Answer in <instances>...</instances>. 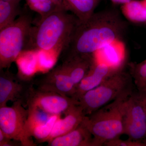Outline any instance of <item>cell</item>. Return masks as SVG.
I'll use <instances>...</instances> for the list:
<instances>
[{
  "label": "cell",
  "mask_w": 146,
  "mask_h": 146,
  "mask_svg": "<svg viewBox=\"0 0 146 146\" xmlns=\"http://www.w3.org/2000/svg\"><path fill=\"white\" fill-rule=\"evenodd\" d=\"M125 24L116 11L94 13L78 24L68 43L61 51L62 61L81 56L93 55L106 45L120 40Z\"/></svg>",
  "instance_id": "cell-1"
},
{
  "label": "cell",
  "mask_w": 146,
  "mask_h": 146,
  "mask_svg": "<svg viewBox=\"0 0 146 146\" xmlns=\"http://www.w3.org/2000/svg\"><path fill=\"white\" fill-rule=\"evenodd\" d=\"M26 2L30 9L39 13L41 18L60 9L67 10L65 7L57 4L53 0H26Z\"/></svg>",
  "instance_id": "cell-19"
},
{
  "label": "cell",
  "mask_w": 146,
  "mask_h": 146,
  "mask_svg": "<svg viewBox=\"0 0 146 146\" xmlns=\"http://www.w3.org/2000/svg\"><path fill=\"white\" fill-rule=\"evenodd\" d=\"M124 134L129 139H146V114L137 92H133L126 100L123 115Z\"/></svg>",
  "instance_id": "cell-8"
},
{
  "label": "cell",
  "mask_w": 146,
  "mask_h": 146,
  "mask_svg": "<svg viewBox=\"0 0 146 146\" xmlns=\"http://www.w3.org/2000/svg\"><path fill=\"white\" fill-rule=\"evenodd\" d=\"M122 11L126 18L131 22L146 23V7L142 0H132L123 5Z\"/></svg>",
  "instance_id": "cell-18"
},
{
  "label": "cell",
  "mask_w": 146,
  "mask_h": 146,
  "mask_svg": "<svg viewBox=\"0 0 146 146\" xmlns=\"http://www.w3.org/2000/svg\"><path fill=\"white\" fill-rule=\"evenodd\" d=\"M144 4H145V6L146 7V0H142Z\"/></svg>",
  "instance_id": "cell-27"
},
{
  "label": "cell",
  "mask_w": 146,
  "mask_h": 146,
  "mask_svg": "<svg viewBox=\"0 0 146 146\" xmlns=\"http://www.w3.org/2000/svg\"><path fill=\"white\" fill-rule=\"evenodd\" d=\"M133 92L125 94L85 116L83 122L93 135L94 146H104L106 142L124 134L125 103Z\"/></svg>",
  "instance_id": "cell-3"
},
{
  "label": "cell",
  "mask_w": 146,
  "mask_h": 146,
  "mask_svg": "<svg viewBox=\"0 0 146 146\" xmlns=\"http://www.w3.org/2000/svg\"><path fill=\"white\" fill-rule=\"evenodd\" d=\"M118 70L95 58L89 72L76 86L73 98L78 101L84 94L99 86L112 73Z\"/></svg>",
  "instance_id": "cell-11"
},
{
  "label": "cell",
  "mask_w": 146,
  "mask_h": 146,
  "mask_svg": "<svg viewBox=\"0 0 146 146\" xmlns=\"http://www.w3.org/2000/svg\"><path fill=\"white\" fill-rule=\"evenodd\" d=\"M110 1H111L112 2L115 3L124 5L129 2L132 0H110Z\"/></svg>",
  "instance_id": "cell-25"
},
{
  "label": "cell",
  "mask_w": 146,
  "mask_h": 146,
  "mask_svg": "<svg viewBox=\"0 0 146 146\" xmlns=\"http://www.w3.org/2000/svg\"><path fill=\"white\" fill-rule=\"evenodd\" d=\"M21 0H0V30L12 23L21 14Z\"/></svg>",
  "instance_id": "cell-17"
},
{
  "label": "cell",
  "mask_w": 146,
  "mask_h": 146,
  "mask_svg": "<svg viewBox=\"0 0 146 146\" xmlns=\"http://www.w3.org/2000/svg\"><path fill=\"white\" fill-rule=\"evenodd\" d=\"M133 82L130 73L121 68L99 86L84 94L79 99L78 104L85 116L90 115L123 95L133 92Z\"/></svg>",
  "instance_id": "cell-4"
},
{
  "label": "cell",
  "mask_w": 146,
  "mask_h": 146,
  "mask_svg": "<svg viewBox=\"0 0 146 146\" xmlns=\"http://www.w3.org/2000/svg\"><path fill=\"white\" fill-rule=\"evenodd\" d=\"M129 73L138 91L146 89V58L139 63L129 64Z\"/></svg>",
  "instance_id": "cell-21"
},
{
  "label": "cell",
  "mask_w": 146,
  "mask_h": 146,
  "mask_svg": "<svg viewBox=\"0 0 146 146\" xmlns=\"http://www.w3.org/2000/svg\"><path fill=\"white\" fill-rule=\"evenodd\" d=\"M63 119L59 118L55 123L52 130L47 141L67 134L78 127L84 119L85 115L82 108L76 105L65 114Z\"/></svg>",
  "instance_id": "cell-12"
},
{
  "label": "cell",
  "mask_w": 146,
  "mask_h": 146,
  "mask_svg": "<svg viewBox=\"0 0 146 146\" xmlns=\"http://www.w3.org/2000/svg\"><path fill=\"white\" fill-rule=\"evenodd\" d=\"M53 1L55 3L61 6H63L65 7V5H64V0H53ZM65 8H66V7H65Z\"/></svg>",
  "instance_id": "cell-26"
},
{
  "label": "cell",
  "mask_w": 146,
  "mask_h": 146,
  "mask_svg": "<svg viewBox=\"0 0 146 146\" xmlns=\"http://www.w3.org/2000/svg\"></svg>",
  "instance_id": "cell-28"
},
{
  "label": "cell",
  "mask_w": 146,
  "mask_h": 146,
  "mask_svg": "<svg viewBox=\"0 0 146 146\" xmlns=\"http://www.w3.org/2000/svg\"><path fill=\"white\" fill-rule=\"evenodd\" d=\"M94 56L98 61L115 69H121L125 58V46L121 40H117L100 49Z\"/></svg>",
  "instance_id": "cell-14"
},
{
  "label": "cell",
  "mask_w": 146,
  "mask_h": 146,
  "mask_svg": "<svg viewBox=\"0 0 146 146\" xmlns=\"http://www.w3.org/2000/svg\"><path fill=\"white\" fill-rule=\"evenodd\" d=\"M77 104L78 101L72 97L41 91L35 87L29 97L27 106L35 108L52 116L65 114Z\"/></svg>",
  "instance_id": "cell-9"
},
{
  "label": "cell",
  "mask_w": 146,
  "mask_h": 146,
  "mask_svg": "<svg viewBox=\"0 0 146 146\" xmlns=\"http://www.w3.org/2000/svg\"><path fill=\"white\" fill-rule=\"evenodd\" d=\"M28 109L29 115L27 120L26 131L28 136L31 138L34 129L45 123L52 116L35 108L29 107Z\"/></svg>",
  "instance_id": "cell-20"
},
{
  "label": "cell",
  "mask_w": 146,
  "mask_h": 146,
  "mask_svg": "<svg viewBox=\"0 0 146 146\" xmlns=\"http://www.w3.org/2000/svg\"><path fill=\"white\" fill-rule=\"evenodd\" d=\"M137 95L143 107L146 114V89L142 91H138Z\"/></svg>",
  "instance_id": "cell-24"
},
{
  "label": "cell",
  "mask_w": 146,
  "mask_h": 146,
  "mask_svg": "<svg viewBox=\"0 0 146 146\" xmlns=\"http://www.w3.org/2000/svg\"><path fill=\"white\" fill-rule=\"evenodd\" d=\"M60 117V115L52 116L45 123L38 126L34 129L32 136L34 137L39 143L47 141L52 130L55 123Z\"/></svg>",
  "instance_id": "cell-22"
},
{
  "label": "cell",
  "mask_w": 146,
  "mask_h": 146,
  "mask_svg": "<svg viewBox=\"0 0 146 146\" xmlns=\"http://www.w3.org/2000/svg\"><path fill=\"white\" fill-rule=\"evenodd\" d=\"M34 88V79L25 78L8 70H0V107L6 106L9 101H20L27 106Z\"/></svg>",
  "instance_id": "cell-7"
},
{
  "label": "cell",
  "mask_w": 146,
  "mask_h": 146,
  "mask_svg": "<svg viewBox=\"0 0 146 146\" xmlns=\"http://www.w3.org/2000/svg\"><path fill=\"white\" fill-rule=\"evenodd\" d=\"M94 60L93 55L74 56L62 62L76 88L89 72Z\"/></svg>",
  "instance_id": "cell-15"
},
{
  "label": "cell",
  "mask_w": 146,
  "mask_h": 146,
  "mask_svg": "<svg viewBox=\"0 0 146 146\" xmlns=\"http://www.w3.org/2000/svg\"><path fill=\"white\" fill-rule=\"evenodd\" d=\"M104 146H146V139L140 141H135L129 138L126 140H122L118 138L106 142Z\"/></svg>",
  "instance_id": "cell-23"
},
{
  "label": "cell",
  "mask_w": 146,
  "mask_h": 146,
  "mask_svg": "<svg viewBox=\"0 0 146 146\" xmlns=\"http://www.w3.org/2000/svg\"><path fill=\"white\" fill-rule=\"evenodd\" d=\"M35 88L73 98L76 86L62 64L34 79Z\"/></svg>",
  "instance_id": "cell-10"
},
{
  "label": "cell",
  "mask_w": 146,
  "mask_h": 146,
  "mask_svg": "<svg viewBox=\"0 0 146 146\" xmlns=\"http://www.w3.org/2000/svg\"><path fill=\"white\" fill-rule=\"evenodd\" d=\"M32 19L27 9H23L12 23L0 30V70L9 68L24 50Z\"/></svg>",
  "instance_id": "cell-5"
},
{
  "label": "cell",
  "mask_w": 146,
  "mask_h": 146,
  "mask_svg": "<svg viewBox=\"0 0 146 146\" xmlns=\"http://www.w3.org/2000/svg\"><path fill=\"white\" fill-rule=\"evenodd\" d=\"M49 146H94L93 136L82 121L70 132L48 142Z\"/></svg>",
  "instance_id": "cell-13"
},
{
  "label": "cell",
  "mask_w": 146,
  "mask_h": 146,
  "mask_svg": "<svg viewBox=\"0 0 146 146\" xmlns=\"http://www.w3.org/2000/svg\"><path fill=\"white\" fill-rule=\"evenodd\" d=\"M67 11L60 9L41 18L36 26L32 27L24 50L61 51L79 22Z\"/></svg>",
  "instance_id": "cell-2"
},
{
  "label": "cell",
  "mask_w": 146,
  "mask_h": 146,
  "mask_svg": "<svg viewBox=\"0 0 146 146\" xmlns=\"http://www.w3.org/2000/svg\"><path fill=\"white\" fill-rule=\"evenodd\" d=\"M28 115V109H25L20 101L14 102L10 107H0V129L8 138L18 141L22 146L36 145L27 134Z\"/></svg>",
  "instance_id": "cell-6"
},
{
  "label": "cell",
  "mask_w": 146,
  "mask_h": 146,
  "mask_svg": "<svg viewBox=\"0 0 146 146\" xmlns=\"http://www.w3.org/2000/svg\"><path fill=\"white\" fill-rule=\"evenodd\" d=\"M99 0H64L68 11H70L80 22L89 19L95 13Z\"/></svg>",
  "instance_id": "cell-16"
}]
</instances>
